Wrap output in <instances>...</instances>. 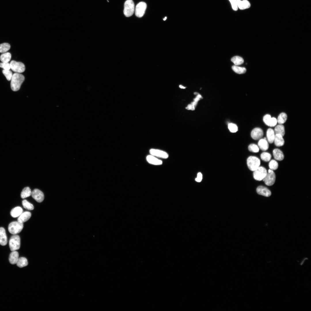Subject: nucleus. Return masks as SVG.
I'll return each instance as SVG.
<instances>
[{
  "instance_id": "obj_16",
  "label": "nucleus",
  "mask_w": 311,
  "mask_h": 311,
  "mask_svg": "<svg viewBox=\"0 0 311 311\" xmlns=\"http://www.w3.org/2000/svg\"><path fill=\"white\" fill-rule=\"evenodd\" d=\"M31 215V213L29 212L25 211L22 212L19 216L18 221L23 223L27 221L30 218Z\"/></svg>"
},
{
  "instance_id": "obj_46",
  "label": "nucleus",
  "mask_w": 311,
  "mask_h": 311,
  "mask_svg": "<svg viewBox=\"0 0 311 311\" xmlns=\"http://www.w3.org/2000/svg\"><path fill=\"white\" fill-rule=\"evenodd\" d=\"M107 1L108 2H109V1L108 0H107Z\"/></svg>"
},
{
  "instance_id": "obj_19",
  "label": "nucleus",
  "mask_w": 311,
  "mask_h": 311,
  "mask_svg": "<svg viewBox=\"0 0 311 311\" xmlns=\"http://www.w3.org/2000/svg\"><path fill=\"white\" fill-rule=\"evenodd\" d=\"M238 7L240 10H244L249 8L250 7V4L247 0H237Z\"/></svg>"
},
{
  "instance_id": "obj_13",
  "label": "nucleus",
  "mask_w": 311,
  "mask_h": 311,
  "mask_svg": "<svg viewBox=\"0 0 311 311\" xmlns=\"http://www.w3.org/2000/svg\"><path fill=\"white\" fill-rule=\"evenodd\" d=\"M256 191L259 194L266 197H269L271 194V191L268 188L262 186H258L257 188Z\"/></svg>"
},
{
  "instance_id": "obj_3",
  "label": "nucleus",
  "mask_w": 311,
  "mask_h": 311,
  "mask_svg": "<svg viewBox=\"0 0 311 311\" xmlns=\"http://www.w3.org/2000/svg\"><path fill=\"white\" fill-rule=\"evenodd\" d=\"M20 239L19 236L14 234L10 238L9 241V245L12 251L18 250L20 247Z\"/></svg>"
},
{
  "instance_id": "obj_27",
  "label": "nucleus",
  "mask_w": 311,
  "mask_h": 311,
  "mask_svg": "<svg viewBox=\"0 0 311 311\" xmlns=\"http://www.w3.org/2000/svg\"><path fill=\"white\" fill-rule=\"evenodd\" d=\"M11 55L9 52H6L1 54L0 56V60L1 62H8L10 60Z\"/></svg>"
},
{
  "instance_id": "obj_15",
  "label": "nucleus",
  "mask_w": 311,
  "mask_h": 311,
  "mask_svg": "<svg viewBox=\"0 0 311 311\" xmlns=\"http://www.w3.org/2000/svg\"><path fill=\"white\" fill-rule=\"evenodd\" d=\"M7 237L4 228L0 227V244L2 246L5 245L7 243Z\"/></svg>"
},
{
  "instance_id": "obj_41",
  "label": "nucleus",
  "mask_w": 311,
  "mask_h": 311,
  "mask_svg": "<svg viewBox=\"0 0 311 311\" xmlns=\"http://www.w3.org/2000/svg\"><path fill=\"white\" fill-rule=\"evenodd\" d=\"M202 179V174L201 172H198L197 175V177L195 179V181L197 182H200Z\"/></svg>"
},
{
  "instance_id": "obj_38",
  "label": "nucleus",
  "mask_w": 311,
  "mask_h": 311,
  "mask_svg": "<svg viewBox=\"0 0 311 311\" xmlns=\"http://www.w3.org/2000/svg\"><path fill=\"white\" fill-rule=\"evenodd\" d=\"M228 128L230 132H235L238 130V127L235 124L230 123L228 125Z\"/></svg>"
},
{
  "instance_id": "obj_11",
  "label": "nucleus",
  "mask_w": 311,
  "mask_h": 311,
  "mask_svg": "<svg viewBox=\"0 0 311 311\" xmlns=\"http://www.w3.org/2000/svg\"><path fill=\"white\" fill-rule=\"evenodd\" d=\"M32 197L37 202H41L44 199V195L43 192L40 190L35 189L31 192Z\"/></svg>"
},
{
  "instance_id": "obj_26",
  "label": "nucleus",
  "mask_w": 311,
  "mask_h": 311,
  "mask_svg": "<svg viewBox=\"0 0 311 311\" xmlns=\"http://www.w3.org/2000/svg\"><path fill=\"white\" fill-rule=\"evenodd\" d=\"M32 191L29 187H24L22 190L21 193V197L22 198H24L30 196L31 195Z\"/></svg>"
},
{
  "instance_id": "obj_44",
  "label": "nucleus",
  "mask_w": 311,
  "mask_h": 311,
  "mask_svg": "<svg viewBox=\"0 0 311 311\" xmlns=\"http://www.w3.org/2000/svg\"><path fill=\"white\" fill-rule=\"evenodd\" d=\"M179 87L180 88H185V87L181 85H179Z\"/></svg>"
},
{
  "instance_id": "obj_30",
  "label": "nucleus",
  "mask_w": 311,
  "mask_h": 311,
  "mask_svg": "<svg viewBox=\"0 0 311 311\" xmlns=\"http://www.w3.org/2000/svg\"><path fill=\"white\" fill-rule=\"evenodd\" d=\"M232 69L235 73L239 74L245 73L246 71V69L245 68L239 67L236 65L233 66Z\"/></svg>"
},
{
  "instance_id": "obj_31",
  "label": "nucleus",
  "mask_w": 311,
  "mask_h": 311,
  "mask_svg": "<svg viewBox=\"0 0 311 311\" xmlns=\"http://www.w3.org/2000/svg\"><path fill=\"white\" fill-rule=\"evenodd\" d=\"M10 44L7 43H4L0 44V53H4L10 50Z\"/></svg>"
},
{
  "instance_id": "obj_42",
  "label": "nucleus",
  "mask_w": 311,
  "mask_h": 311,
  "mask_svg": "<svg viewBox=\"0 0 311 311\" xmlns=\"http://www.w3.org/2000/svg\"><path fill=\"white\" fill-rule=\"evenodd\" d=\"M277 122V120L274 117H272V120L270 126H274L276 125Z\"/></svg>"
},
{
  "instance_id": "obj_4",
  "label": "nucleus",
  "mask_w": 311,
  "mask_h": 311,
  "mask_svg": "<svg viewBox=\"0 0 311 311\" xmlns=\"http://www.w3.org/2000/svg\"><path fill=\"white\" fill-rule=\"evenodd\" d=\"M134 11V4L132 0H127L124 4V13L126 17L131 16Z\"/></svg>"
},
{
  "instance_id": "obj_37",
  "label": "nucleus",
  "mask_w": 311,
  "mask_h": 311,
  "mask_svg": "<svg viewBox=\"0 0 311 311\" xmlns=\"http://www.w3.org/2000/svg\"><path fill=\"white\" fill-rule=\"evenodd\" d=\"M248 149L250 151L255 153H257L259 151L258 147L254 144L250 145L248 147Z\"/></svg>"
},
{
  "instance_id": "obj_39",
  "label": "nucleus",
  "mask_w": 311,
  "mask_h": 311,
  "mask_svg": "<svg viewBox=\"0 0 311 311\" xmlns=\"http://www.w3.org/2000/svg\"><path fill=\"white\" fill-rule=\"evenodd\" d=\"M0 67L5 70H10V64L8 62H2L0 63Z\"/></svg>"
},
{
  "instance_id": "obj_43",
  "label": "nucleus",
  "mask_w": 311,
  "mask_h": 311,
  "mask_svg": "<svg viewBox=\"0 0 311 311\" xmlns=\"http://www.w3.org/2000/svg\"><path fill=\"white\" fill-rule=\"evenodd\" d=\"M195 107L193 106L191 104H189L186 107V109L188 110H194L195 109Z\"/></svg>"
},
{
  "instance_id": "obj_6",
  "label": "nucleus",
  "mask_w": 311,
  "mask_h": 311,
  "mask_svg": "<svg viewBox=\"0 0 311 311\" xmlns=\"http://www.w3.org/2000/svg\"><path fill=\"white\" fill-rule=\"evenodd\" d=\"M253 171V177L254 179L258 181L263 180L267 173L266 169L262 166H259Z\"/></svg>"
},
{
  "instance_id": "obj_2",
  "label": "nucleus",
  "mask_w": 311,
  "mask_h": 311,
  "mask_svg": "<svg viewBox=\"0 0 311 311\" xmlns=\"http://www.w3.org/2000/svg\"><path fill=\"white\" fill-rule=\"evenodd\" d=\"M23 227V223L18 221H13L10 223L8 227L9 232L11 234L14 235L20 233Z\"/></svg>"
},
{
  "instance_id": "obj_9",
  "label": "nucleus",
  "mask_w": 311,
  "mask_h": 311,
  "mask_svg": "<svg viewBox=\"0 0 311 311\" xmlns=\"http://www.w3.org/2000/svg\"><path fill=\"white\" fill-rule=\"evenodd\" d=\"M147 4L143 2H141L136 6L135 12L136 16L139 18L142 17L145 14L147 8Z\"/></svg>"
},
{
  "instance_id": "obj_24",
  "label": "nucleus",
  "mask_w": 311,
  "mask_h": 311,
  "mask_svg": "<svg viewBox=\"0 0 311 311\" xmlns=\"http://www.w3.org/2000/svg\"><path fill=\"white\" fill-rule=\"evenodd\" d=\"M275 134H279L283 136L285 134V130L284 126L282 124L277 125L274 130Z\"/></svg>"
},
{
  "instance_id": "obj_33",
  "label": "nucleus",
  "mask_w": 311,
  "mask_h": 311,
  "mask_svg": "<svg viewBox=\"0 0 311 311\" xmlns=\"http://www.w3.org/2000/svg\"><path fill=\"white\" fill-rule=\"evenodd\" d=\"M260 156L262 160L266 162L270 161L272 157L270 153L266 152H264L261 153Z\"/></svg>"
},
{
  "instance_id": "obj_25",
  "label": "nucleus",
  "mask_w": 311,
  "mask_h": 311,
  "mask_svg": "<svg viewBox=\"0 0 311 311\" xmlns=\"http://www.w3.org/2000/svg\"><path fill=\"white\" fill-rule=\"evenodd\" d=\"M16 264L18 267L21 268L27 266L28 261L26 258L22 257L18 258Z\"/></svg>"
},
{
  "instance_id": "obj_34",
  "label": "nucleus",
  "mask_w": 311,
  "mask_h": 311,
  "mask_svg": "<svg viewBox=\"0 0 311 311\" xmlns=\"http://www.w3.org/2000/svg\"><path fill=\"white\" fill-rule=\"evenodd\" d=\"M2 73L5 76L6 79L8 81L11 80L13 75L12 72L10 70L3 69L2 71Z\"/></svg>"
},
{
  "instance_id": "obj_18",
  "label": "nucleus",
  "mask_w": 311,
  "mask_h": 311,
  "mask_svg": "<svg viewBox=\"0 0 311 311\" xmlns=\"http://www.w3.org/2000/svg\"><path fill=\"white\" fill-rule=\"evenodd\" d=\"M283 137L280 134H275L274 142L276 146L280 147L284 145L285 141Z\"/></svg>"
},
{
  "instance_id": "obj_45",
  "label": "nucleus",
  "mask_w": 311,
  "mask_h": 311,
  "mask_svg": "<svg viewBox=\"0 0 311 311\" xmlns=\"http://www.w3.org/2000/svg\"><path fill=\"white\" fill-rule=\"evenodd\" d=\"M166 19H167V17H165V18H163V20H165Z\"/></svg>"
},
{
  "instance_id": "obj_12",
  "label": "nucleus",
  "mask_w": 311,
  "mask_h": 311,
  "mask_svg": "<svg viewBox=\"0 0 311 311\" xmlns=\"http://www.w3.org/2000/svg\"><path fill=\"white\" fill-rule=\"evenodd\" d=\"M263 130L260 128H256L253 130L251 133L252 138L255 140L260 139L263 136Z\"/></svg>"
},
{
  "instance_id": "obj_23",
  "label": "nucleus",
  "mask_w": 311,
  "mask_h": 311,
  "mask_svg": "<svg viewBox=\"0 0 311 311\" xmlns=\"http://www.w3.org/2000/svg\"><path fill=\"white\" fill-rule=\"evenodd\" d=\"M275 133L274 131L271 128H269L266 132L267 138L268 142L270 143H272L274 142Z\"/></svg>"
},
{
  "instance_id": "obj_29",
  "label": "nucleus",
  "mask_w": 311,
  "mask_h": 311,
  "mask_svg": "<svg viewBox=\"0 0 311 311\" xmlns=\"http://www.w3.org/2000/svg\"><path fill=\"white\" fill-rule=\"evenodd\" d=\"M287 115L285 113H282L279 115L277 122L279 124H282L285 123L287 119Z\"/></svg>"
},
{
  "instance_id": "obj_1",
  "label": "nucleus",
  "mask_w": 311,
  "mask_h": 311,
  "mask_svg": "<svg viewBox=\"0 0 311 311\" xmlns=\"http://www.w3.org/2000/svg\"><path fill=\"white\" fill-rule=\"evenodd\" d=\"M24 77L20 73H15L12 75L11 79V88L13 91L18 90L21 86L24 80Z\"/></svg>"
},
{
  "instance_id": "obj_32",
  "label": "nucleus",
  "mask_w": 311,
  "mask_h": 311,
  "mask_svg": "<svg viewBox=\"0 0 311 311\" xmlns=\"http://www.w3.org/2000/svg\"><path fill=\"white\" fill-rule=\"evenodd\" d=\"M22 204L24 208L26 209L31 210L34 208L33 205L26 200H22Z\"/></svg>"
},
{
  "instance_id": "obj_17",
  "label": "nucleus",
  "mask_w": 311,
  "mask_h": 311,
  "mask_svg": "<svg viewBox=\"0 0 311 311\" xmlns=\"http://www.w3.org/2000/svg\"><path fill=\"white\" fill-rule=\"evenodd\" d=\"M19 258V253L16 251H12L9 257V261L12 264H16Z\"/></svg>"
},
{
  "instance_id": "obj_22",
  "label": "nucleus",
  "mask_w": 311,
  "mask_h": 311,
  "mask_svg": "<svg viewBox=\"0 0 311 311\" xmlns=\"http://www.w3.org/2000/svg\"><path fill=\"white\" fill-rule=\"evenodd\" d=\"M23 212V210L20 206L16 207L13 208L10 212V215L13 217H19Z\"/></svg>"
},
{
  "instance_id": "obj_28",
  "label": "nucleus",
  "mask_w": 311,
  "mask_h": 311,
  "mask_svg": "<svg viewBox=\"0 0 311 311\" xmlns=\"http://www.w3.org/2000/svg\"><path fill=\"white\" fill-rule=\"evenodd\" d=\"M231 60L236 66L241 65L244 62L243 58L238 56L233 57L231 59Z\"/></svg>"
},
{
  "instance_id": "obj_5",
  "label": "nucleus",
  "mask_w": 311,
  "mask_h": 311,
  "mask_svg": "<svg viewBox=\"0 0 311 311\" xmlns=\"http://www.w3.org/2000/svg\"><path fill=\"white\" fill-rule=\"evenodd\" d=\"M247 163L249 168L251 171H254L259 166L260 161L256 157L250 156L247 159Z\"/></svg>"
},
{
  "instance_id": "obj_35",
  "label": "nucleus",
  "mask_w": 311,
  "mask_h": 311,
  "mask_svg": "<svg viewBox=\"0 0 311 311\" xmlns=\"http://www.w3.org/2000/svg\"><path fill=\"white\" fill-rule=\"evenodd\" d=\"M270 168L272 170H276L278 167V162L275 160H272L270 161L269 164Z\"/></svg>"
},
{
  "instance_id": "obj_40",
  "label": "nucleus",
  "mask_w": 311,
  "mask_h": 311,
  "mask_svg": "<svg viewBox=\"0 0 311 311\" xmlns=\"http://www.w3.org/2000/svg\"><path fill=\"white\" fill-rule=\"evenodd\" d=\"M230 2L232 8L234 11H237L238 9L237 0H229Z\"/></svg>"
},
{
  "instance_id": "obj_8",
  "label": "nucleus",
  "mask_w": 311,
  "mask_h": 311,
  "mask_svg": "<svg viewBox=\"0 0 311 311\" xmlns=\"http://www.w3.org/2000/svg\"><path fill=\"white\" fill-rule=\"evenodd\" d=\"M276 180V175L274 171L269 169L268 172L263 179L265 183L268 186H271L274 183Z\"/></svg>"
},
{
  "instance_id": "obj_14",
  "label": "nucleus",
  "mask_w": 311,
  "mask_h": 311,
  "mask_svg": "<svg viewBox=\"0 0 311 311\" xmlns=\"http://www.w3.org/2000/svg\"><path fill=\"white\" fill-rule=\"evenodd\" d=\"M147 162L150 164L154 165H160L162 164V162L156 157L151 155H148L146 158Z\"/></svg>"
},
{
  "instance_id": "obj_10",
  "label": "nucleus",
  "mask_w": 311,
  "mask_h": 311,
  "mask_svg": "<svg viewBox=\"0 0 311 311\" xmlns=\"http://www.w3.org/2000/svg\"><path fill=\"white\" fill-rule=\"evenodd\" d=\"M149 153L151 155L156 157L164 159H166L168 157V155L166 152L158 149H151Z\"/></svg>"
},
{
  "instance_id": "obj_20",
  "label": "nucleus",
  "mask_w": 311,
  "mask_h": 311,
  "mask_svg": "<svg viewBox=\"0 0 311 311\" xmlns=\"http://www.w3.org/2000/svg\"><path fill=\"white\" fill-rule=\"evenodd\" d=\"M274 158L276 160L281 161L284 158V155L282 151L278 149H275L273 151Z\"/></svg>"
},
{
  "instance_id": "obj_36",
  "label": "nucleus",
  "mask_w": 311,
  "mask_h": 311,
  "mask_svg": "<svg viewBox=\"0 0 311 311\" xmlns=\"http://www.w3.org/2000/svg\"><path fill=\"white\" fill-rule=\"evenodd\" d=\"M272 117L270 115L266 114L263 117V121L267 126H270L272 122Z\"/></svg>"
},
{
  "instance_id": "obj_7",
  "label": "nucleus",
  "mask_w": 311,
  "mask_h": 311,
  "mask_svg": "<svg viewBox=\"0 0 311 311\" xmlns=\"http://www.w3.org/2000/svg\"><path fill=\"white\" fill-rule=\"evenodd\" d=\"M10 68L14 72L17 73H21L25 70L24 64L21 62L12 60L10 63Z\"/></svg>"
},
{
  "instance_id": "obj_21",
  "label": "nucleus",
  "mask_w": 311,
  "mask_h": 311,
  "mask_svg": "<svg viewBox=\"0 0 311 311\" xmlns=\"http://www.w3.org/2000/svg\"><path fill=\"white\" fill-rule=\"evenodd\" d=\"M258 144L259 147L262 151H265L268 149L269 144L265 138L260 139Z\"/></svg>"
}]
</instances>
